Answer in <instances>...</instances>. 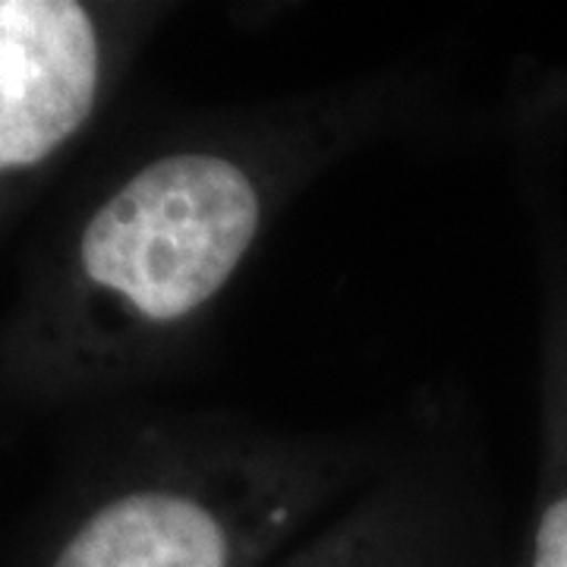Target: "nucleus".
I'll use <instances>...</instances> for the list:
<instances>
[{"mask_svg": "<svg viewBox=\"0 0 567 567\" xmlns=\"http://www.w3.org/2000/svg\"><path fill=\"white\" fill-rule=\"evenodd\" d=\"M425 99L413 73L379 70L205 111L82 224L73 271L95 306L92 319L148 353L183 344L284 215L334 167L410 126Z\"/></svg>", "mask_w": 567, "mask_h": 567, "instance_id": "nucleus-1", "label": "nucleus"}, {"mask_svg": "<svg viewBox=\"0 0 567 567\" xmlns=\"http://www.w3.org/2000/svg\"><path fill=\"white\" fill-rule=\"evenodd\" d=\"M391 461L353 432L203 416L82 517L51 567H275Z\"/></svg>", "mask_w": 567, "mask_h": 567, "instance_id": "nucleus-2", "label": "nucleus"}, {"mask_svg": "<svg viewBox=\"0 0 567 567\" xmlns=\"http://www.w3.org/2000/svg\"><path fill=\"white\" fill-rule=\"evenodd\" d=\"M107 41L80 0H0V177L51 162L102 102Z\"/></svg>", "mask_w": 567, "mask_h": 567, "instance_id": "nucleus-3", "label": "nucleus"}, {"mask_svg": "<svg viewBox=\"0 0 567 567\" xmlns=\"http://www.w3.org/2000/svg\"><path fill=\"white\" fill-rule=\"evenodd\" d=\"M466 486L435 454L394 461L275 567H457Z\"/></svg>", "mask_w": 567, "mask_h": 567, "instance_id": "nucleus-4", "label": "nucleus"}, {"mask_svg": "<svg viewBox=\"0 0 567 567\" xmlns=\"http://www.w3.org/2000/svg\"><path fill=\"white\" fill-rule=\"evenodd\" d=\"M539 215V470L517 567H567V230Z\"/></svg>", "mask_w": 567, "mask_h": 567, "instance_id": "nucleus-5", "label": "nucleus"}]
</instances>
